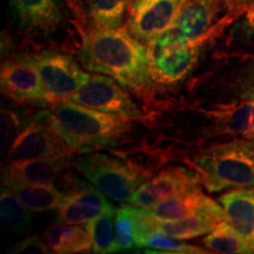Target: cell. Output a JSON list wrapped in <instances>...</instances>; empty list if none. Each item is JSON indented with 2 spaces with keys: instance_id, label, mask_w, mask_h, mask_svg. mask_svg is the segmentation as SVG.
Returning <instances> with one entry per match:
<instances>
[{
  "instance_id": "obj_3",
  "label": "cell",
  "mask_w": 254,
  "mask_h": 254,
  "mask_svg": "<svg viewBox=\"0 0 254 254\" xmlns=\"http://www.w3.org/2000/svg\"><path fill=\"white\" fill-rule=\"evenodd\" d=\"M187 163L209 193L254 187V140L230 139L202 145L190 153Z\"/></svg>"
},
{
  "instance_id": "obj_13",
  "label": "cell",
  "mask_w": 254,
  "mask_h": 254,
  "mask_svg": "<svg viewBox=\"0 0 254 254\" xmlns=\"http://www.w3.org/2000/svg\"><path fill=\"white\" fill-rule=\"evenodd\" d=\"M68 100L101 112L120 114L133 118H147V113L116 79L103 73L92 74L90 81Z\"/></svg>"
},
{
  "instance_id": "obj_1",
  "label": "cell",
  "mask_w": 254,
  "mask_h": 254,
  "mask_svg": "<svg viewBox=\"0 0 254 254\" xmlns=\"http://www.w3.org/2000/svg\"><path fill=\"white\" fill-rule=\"evenodd\" d=\"M37 113L77 154L139 144L151 127L146 123L148 118L101 112L71 100L59 101Z\"/></svg>"
},
{
  "instance_id": "obj_11",
  "label": "cell",
  "mask_w": 254,
  "mask_h": 254,
  "mask_svg": "<svg viewBox=\"0 0 254 254\" xmlns=\"http://www.w3.org/2000/svg\"><path fill=\"white\" fill-rule=\"evenodd\" d=\"M57 187L64 194L57 213L59 224L85 225L107 209L116 207L93 184L86 183L69 170L59 178Z\"/></svg>"
},
{
  "instance_id": "obj_31",
  "label": "cell",
  "mask_w": 254,
  "mask_h": 254,
  "mask_svg": "<svg viewBox=\"0 0 254 254\" xmlns=\"http://www.w3.org/2000/svg\"><path fill=\"white\" fill-rule=\"evenodd\" d=\"M52 251L47 246L45 239H41L39 236L33 234L25 238L23 241L15 244L7 251V253H21V254H40V253H51Z\"/></svg>"
},
{
  "instance_id": "obj_4",
  "label": "cell",
  "mask_w": 254,
  "mask_h": 254,
  "mask_svg": "<svg viewBox=\"0 0 254 254\" xmlns=\"http://www.w3.org/2000/svg\"><path fill=\"white\" fill-rule=\"evenodd\" d=\"M193 104L237 105L254 101V56L215 53L214 63L190 85Z\"/></svg>"
},
{
  "instance_id": "obj_17",
  "label": "cell",
  "mask_w": 254,
  "mask_h": 254,
  "mask_svg": "<svg viewBox=\"0 0 254 254\" xmlns=\"http://www.w3.org/2000/svg\"><path fill=\"white\" fill-rule=\"evenodd\" d=\"M74 155H59L5 163L1 170V183L2 185L55 184L66 171L75 165L77 160Z\"/></svg>"
},
{
  "instance_id": "obj_33",
  "label": "cell",
  "mask_w": 254,
  "mask_h": 254,
  "mask_svg": "<svg viewBox=\"0 0 254 254\" xmlns=\"http://www.w3.org/2000/svg\"><path fill=\"white\" fill-rule=\"evenodd\" d=\"M69 4H73V5H78L80 4V0H67Z\"/></svg>"
},
{
  "instance_id": "obj_14",
  "label": "cell",
  "mask_w": 254,
  "mask_h": 254,
  "mask_svg": "<svg viewBox=\"0 0 254 254\" xmlns=\"http://www.w3.org/2000/svg\"><path fill=\"white\" fill-rule=\"evenodd\" d=\"M74 154L77 153L36 112L12 144L5 163Z\"/></svg>"
},
{
  "instance_id": "obj_25",
  "label": "cell",
  "mask_w": 254,
  "mask_h": 254,
  "mask_svg": "<svg viewBox=\"0 0 254 254\" xmlns=\"http://www.w3.org/2000/svg\"><path fill=\"white\" fill-rule=\"evenodd\" d=\"M27 107L17 103L2 104L1 113H0V123H1V147L0 148H1L2 157L7 154L17 136L36 114L31 112Z\"/></svg>"
},
{
  "instance_id": "obj_18",
  "label": "cell",
  "mask_w": 254,
  "mask_h": 254,
  "mask_svg": "<svg viewBox=\"0 0 254 254\" xmlns=\"http://www.w3.org/2000/svg\"><path fill=\"white\" fill-rule=\"evenodd\" d=\"M215 53L254 56V5L232 17L215 40Z\"/></svg>"
},
{
  "instance_id": "obj_9",
  "label": "cell",
  "mask_w": 254,
  "mask_h": 254,
  "mask_svg": "<svg viewBox=\"0 0 254 254\" xmlns=\"http://www.w3.org/2000/svg\"><path fill=\"white\" fill-rule=\"evenodd\" d=\"M9 8L21 32L38 46L60 49L69 24L62 0H8Z\"/></svg>"
},
{
  "instance_id": "obj_28",
  "label": "cell",
  "mask_w": 254,
  "mask_h": 254,
  "mask_svg": "<svg viewBox=\"0 0 254 254\" xmlns=\"http://www.w3.org/2000/svg\"><path fill=\"white\" fill-rule=\"evenodd\" d=\"M118 208L107 209L85 224V227L90 233L93 253H114V225Z\"/></svg>"
},
{
  "instance_id": "obj_16",
  "label": "cell",
  "mask_w": 254,
  "mask_h": 254,
  "mask_svg": "<svg viewBox=\"0 0 254 254\" xmlns=\"http://www.w3.org/2000/svg\"><path fill=\"white\" fill-rule=\"evenodd\" d=\"M201 185L194 168L182 165H170L142 184L132 195V205L148 208L184 190Z\"/></svg>"
},
{
  "instance_id": "obj_22",
  "label": "cell",
  "mask_w": 254,
  "mask_h": 254,
  "mask_svg": "<svg viewBox=\"0 0 254 254\" xmlns=\"http://www.w3.org/2000/svg\"><path fill=\"white\" fill-rule=\"evenodd\" d=\"M44 239L53 253H90L93 250L86 227L77 224H58L47 227Z\"/></svg>"
},
{
  "instance_id": "obj_32",
  "label": "cell",
  "mask_w": 254,
  "mask_h": 254,
  "mask_svg": "<svg viewBox=\"0 0 254 254\" xmlns=\"http://www.w3.org/2000/svg\"><path fill=\"white\" fill-rule=\"evenodd\" d=\"M231 2H232V7H233L234 15L238 14L241 11H244L245 8L250 7V6L254 5V0H231Z\"/></svg>"
},
{
  "instance_id": "obj_27",
  "label": "cell",
  "mask_w": 254,
  "mask_h": 254,
  "mask_svg": "<svg viewBox=\"0 0 254 254\" xmlns=\"http://www.w3.org/2000/svg\"><path fill=\"white\" fill-rule=\"evenodd\" d=\"M202 243L206 249L215 253H253L246 240L226 221L206 234Z\"/></svg>"
},
{
  "instance_id": "obj_5",
  "label": "cell",
  "mask_w": 254,
  "mask_h": 254,
  "mask_svg": "<svg viewBox=\"0 0 254 254\" xmlns=\"http://www.w3.org/2000/svg\"><path fill=\"white\" fill-rule=\"evenodd\" d=\"M75 166L82 176L116 202H129L146 180L153 177L154 167L138 163L127 155L95 151L82 154Z\"/></svg>"
},
{
  "instance_id": "obj_23",
  "label": "cell",
  "mask_w": 254,
  "mask_h": 254,
  "mask_svg": "<svg viewBox=\"0 0 254 254\" xmlns=\"http://www.w3.org/2000/svg\"><path fill=\"white\" fill-rule=\"evenodd\" d=\"M131 0H80L87 28H117L126 23Z\"/></svg>"
},
{
  "instance_id": "obj_19",
  "label": "cell",
  "mask_w": 254,
  "mask_h": 254,
  "mask_svg": "<svg viewBox=\"0 0 254 254\" xmlns=\"http://www.w3.org/2000/svg\"><path fill=\"white\" fill-rule=\"evenodd\" d=\"M226 222L240 234L254 253V187L232 189L218 198Z\"/></svg>"
},
{
  "instance_id": "obj_26",
  "label": "cell",
  "mask_w": 254,
  "mask_h": 254,
  "mask_svg": "<svg viewBox=\"0 0 254 254\" xmlns=\"http://www.w3.org/2000/svg\"><path fill=\"white\" fill-rule=\"evenodd\" d=\"M30 209L21 204L8 187H1L0 194V217H1V228L4 231L23 233L30 226L31 214Z\"/></svg>"
},
{
  "instance_id": "obj_21",
  "label": "cell",
  "mask_w": 254,
  "mask_h": 254,
  "mask_svg": "<svg viewBox=\"0 0 254 254\" xmlns=\"http://www.w3.org/2000/svg\"><path fill=\"white\" fill-rule=\"evenodd\" d=\"M213 201L202 192L200 186L184 190L159 204L146 208L160 220H178L195 214Z\"/></svg>"
},
{
  "instance_id": "obj_10",
  "label": "cell",
  "mask_w": 254,
  "mask_h": 254,
  "mask_svg": "<svg viewBox=\"0 0 254 254\" xmlns=\"http://www.w3.org/2000/svg\"><path fill=\"white\" fill-rule=\"evenodd\" d=\"M24 53L36 67L44 88L55 104L68 100L90 81L91 74L85 72V68L68 53L57 49Z\"/></svg>"
},
{
  "instance_id": "obj_2",
  "label": "cell",
  "mask_w": 254,
  "mask_h": 254,
  "mask_svg": "<svg viewBox=\"0 0 254 254\" xmlns=\"http://www.w3.org/2000/svg\"><path fill=\"white\" fill-rule=\"evenodd\" d=\"M77 57L86 71L112 77L144 100L151 99L159 88L151 74L147 45L125 26L86 28Z\"/></svg>"
},
{
  "instance_id": "obj_7",
  "label": "cell",
  "mask_w": 254,
  "mask_h": 254,
  "mask_svg": "<svg viewBox=\"0 0 254 254\" xmlns=\"http://www.w3.org/2000/svg\"><path fill=\"white\" fill-rule=\"evenodd\" d=\"M231 0H184L172 26L161 36L171 43H194L220 33L233 17Z\"/></svg>"
},
{
  "instance_id": "obj_30",
  "label": "cell",
  "mask_w": 254,
  "mask_h": 254,
  "mask_svg": "<svg viewBox=\"0 0 254 254\" xmlns=\"http://www.w3.org/2000/svg\"><path fill=\"white\" fill-rule=\"evenodd\" d=\"M141 249H153L157 252L166 253H206V251L200 247L182 243L180 239L171 236L161 228L153 231L146 238Z\"/></svg>"
},
{
  "instance_id": "obj_20",
  "label": "cell",
  "mask_w": 254,
  "mask_h": 254,
  "mask_svg": "<svg viewBox=\"0 0 254 254\" xmlns=\"http://www.w3.org/2000/svg\"><path fill=\"white\" fill-rule=\"evenodd\" d=\"M224 221H226L224 208L213 200L208 206L190 217L178 220L159 219V228L180 240H190L206 236Z\"/></svg>"
},
{
  "instance_id": "obj_6",
  "label": "cell",
  "mask_w": 254,
  "mask_h": 254,
  "mask_svg": "<svg viewBox=\"0 0 254 254\" xmlns=\"http://www.w3.org/2000/svg\"><path fill=\"white\" fill-rule=\"evenodd\" d=\"M220 33L187 44L171 43L161 36L154 37L147 43V49L151 74L155 84L159 87H174L190 78L199 67L205 51L213 45Z\"/></svg>"
},
{
  "instance_id": "obj_8",
  "label": "cell",
  "mask_w": 254,
  "mask_h": 254,
  "mask_svg": "<svg viewBox=\"0 0 254 254\" xmlns=\"http://www.w3.org/2000/svg\"><path fill=\"white\" fill-rule=\"evenodd\" d=\"M192 139L199 145L212 139L254 140V101L237 105L193 104Z\"/></svg>"
},
{
  "instance_id": "obj_12",
  "label": "cell",
  "mask_w": 254,
  "mask_h": 254,
  "mask_svg": "<svg viewBox=\"0 0 254 254\" xmlns=\"http://www.w3.org/2000/svg\"><path fill=\"white\" fill-rule=\"evenodd\" d=\"M0 86L1 94L12 103L40 109L55 105L44 88L36 67L24 52L13 53L2 60Z\"/></svg>"
},
{
  "instance_id": "obj_15",
  "label": "cell",
  "mask_w": 254,
  "mask_h": 254,
  "mask_svg": "<svg viewBox=\"0 0 254 254\" xmlns=\"http://www.w3.org/2000/svg\"><path fill=\"white\" fill-rule=\"evenodd\" d=\"M184 0H131L125 23L133 37L147 44L172 26Z\"/></svg>"
},
{
  "instance_id": "obj_29",
  "label": "cell",
  "mask_w": 254,
  "mask_h": 254,
  "mask_svg": "<svg viewBox=\"0 0 254 254\" xmlns=\"http://www.w3.org/2000/svg\"><path fill=\"white\" fill-rule=\"evenodd\" d=\"M114 247L116 252L136 249L135 206L125 205L118 208L114 225Z\"/></svg>"
},
{
  "instance_id": "obj_24",
  "label": "cell",
  "mask_w": 254,
  "mask_h": 254,
  "mask_svg": "<svg viewBox=\"0 0 254 254\" xmlns=\"http://www.w3.org/2000/svg\"><path fill=\"white\" fill-rule=\"evenodd\" d=\"M12 193L32 212L58 211L64 194L55 184H8Z\"/></svg>"
}]
</instances>
